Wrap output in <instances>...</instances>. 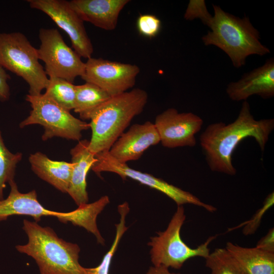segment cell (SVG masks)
Wrapping results in <instances>:
<instances>
[{
    "label": "cell",
    "instance_id": "obj_1",
    "mask_svg": "<svg viewBox=\"0 0 274 274\" xmlns=\"http://www.w3.org/2000/svg\"><path fill=\"white\" fill-rule=\"evenodd\" d=\"M274 128L273 119L255 120L246 100L232 123L211 124L200 136V144L211 170L233 176L236 170L232 164V154L239 143L253 138L263 151Z\"/></svg>",
    "mask_w": 274,
    "mask_h": 274
},
{
    "label": "cell",
    "instance_id": "obj_2",
    "mask_svg": "<svg viewBox=\"0 0 274 274\" xmlns=\"http://www.w3.org/2000/svg\"><path fill=\"white\" fill-rule=\"evenodd\" d=\"M213 16L206 10L199 19L211 31L202 38L206 45H215L224 51L234 67L245 65L251 55H264L270 52L260 41L259 31L248 17L240 18L213 5Z\"/></svg>",
    "mask_w": 274,
    "mask_h": 274
},
{
    "label": "cell",
    "instance_id": "obj_3",
    "mask_svg": "<svg viewBox=\"0 0 274 274\" xmlns=\"http://www.w3.org/2000/svg\"><path fill=\"white\" fill-rule=\"evenodd\" d=\"M147 92L134 88L111 97L89 115L91 129L88 149L94 155L109 152L114 143L140 114L147 103Z\"/></svg>",
    "mask_w": 274,
    "mask_h": 274
},
{
    "label": "cell",
    "instance_id": "obj_4",
    "mask_svg": "<svg viewBox=\"0 0 274 274\" xmlns=\"http://www.w3.org/2000/svg\"><path fill=\"white\" fill-rule=\"evenodd\" d=\"M22 229L28 242L16 249L35 260L40 274H86L79 262L80 248L77 244L64 241L51 227L36 222L24 220Z\"/></svg>",
    "mask_w": 274,
    "mask_h": 274
},
{
    "label": "cell",
    "instance_id": "obj_5",
    "mask_svg": "<svg viewBox=\"0 0 274 274\" xmlns=\"http://www.w3.org/2000/svg\"><path fill=\"white\" fill-rule=\"evenodd\" d=\"M10 191L8 197L0 200V222L14 215L31 216L36 222L42 217H54L63 223L71 222L74 225L85 228L93 234L98 232L96 223L98 215L101 212L99 204L94 201L78 206L74 211L59 212L46 209L39 202L35 190L21 193L14 180L9 183Z\"/></svg>",
    "mask_w": 274,
    "mask_h": 274
},
{
    "label": "cell",
    "instance_id": "obj_6",
    "mask_svg": "<svg viewBox=\"0 0 274 274\" xmlns=\"http://www.w3.org/2000/svg\"><path fill=\"white\" fill-rule=\"evenodd\" d=\"M39 60L38 49L24 34L0 33V65L24 80L31 95L42 94L49 83V78Z\"/></svg>",
    "mask_w": 274,
    "mask_h": 274
},
{
    "label": "cell",
    "instance_id": "obj_7",
    "mask_svg": "<svg viewBox=\"0 0 274 274\" xmlns=\"http://www.w3.org/2000/svg\"><path fill=\"white\" fill-rule=\"evenodd\" d=\"M185 219L183 206H178L166 229L157 232L156 235L150 238L148 244L151 247L150 254L153 265L179 269L191 258L200 257L205 259L209 255V246L216 236H211L196 248L188 246L180 234Z\"/></svg>",
    "mask_w": 274,
    "mask_h": 274
},
{
    "label": "cell",
    "instance_id": "obj_8",
    "mask_svg": "<svg viewBox=\"0 0 274 274\" xmlns=\"http://www.w3.org/2000/svg\"><path fill=\"white\" fill-rule=\"evenodd\" d=\"M25 99L31 107L28 116L22 121L20 128L39 124L44 128L42 139L46 141L53 137L79 141L82 132L89 128V123L75 117L70 111L59 105L44 93L27 94Z\"/></svg>",
    "mask_w": 274,
    "mask_h": 274
},
{
    "label": "cell",
    "instance_id": "obj_9",
    "mask_svg": "<svg viewBox=\"0 0 274 274\" xmlns=\"http://www.w3.org/2000/svg\"><path fill=\"white\" fill-rule=\"evenodd\" d=\"M39 37V58L45 63V71L49 77H58L73 83L77 77L82 76L85 62L66 45L57 29L42 28Z\"/></svg>",
    "mask_w": 274,
    "mask_h": 274
},
{
    "label": "cell",
    "instance_id": "obj_10",
    "mask_svg": "<svg viewBox=\"0 0 274 274\" xmlns=\"http://www.w3.org/2000/svg\"><path fill=\"white\" fill-rule=\"evenodd\" d=\"M95 156L96 161L91 169L96 174L103 172H111L118 175L123 180L127 178L132 179L163 193L173 200L178 206L191 204L201 207L211 213L217 210L216 207L203 202L188 191L152 175L135 170L129 167L126 163L118 162L108 152L100 153Z\"/></svg>",
    "mask_w": 274,
    "mask_h": 274
},
{
    "label": "cell",
    "instance_id": "obj_11",
    "mask_svg": "<svg viewBox=\"0 0 274 274\" xmlns=\"http://www.w3.org/2000/svg\"><path fill=\"white\" fill-rule=\"evenodd\" d=\"M140 72V67L135 64L91 57L85 62L81 77L85 82L99 87L112 97L132 88Z\"/></svg>",
    "mask_w": 274,
    "mask_h": 274
},
{
    "label": "cell",
    "instance_id": "obj_12",
    "mask_svg": "<svg viewBox=\"0 0 274 274\" xmlns=\"http://www.w3.org/2000/svg\"><path fill=\"white\" fill-rule=\"evenodd\" d=\"M29 6L42 11L68 36L74 51L81 57L88 59L93 52L92 42L84 21L65 0H28Z\"/></svg>",
    "mask_w": 274,
    "mask_h": 274
},
{
    "label": "cell",
    "instance_id": "obj_13",
    "mask_svg": "<svg viewBox=\"0 0 274 274\" xmlns=\"http://www.w3.org/2000/svg\"><path fill=\"white\" fill-rule=\"evenodd\" d=\"M154 124L163 147H193L196 144L195 134L201 129L203 120L192 113H179L168 108L156 117Z\"/></svg>",
    "mask_w": 274,
    "mask_h": 274
},
{
    "label": "cell",
    "instance_id": "obj_14",
    "mask_svg": "<svg viewBox=\"0 0 274 274\" xmlns=\"http://www.w3.org/2000/svg\"><path fill=\"white\" fill-rule=\"evenodd\" d=\"M160 142L158 131L150 121L134 124L114 143L109 153L122 163L139 159L149 147Z\"/></svg>",
    "mask_w": 274,
    "mask_h": 274
},
{
    "label": "cell",
    "instance_id": "obj_15",
    "mask_svg": "<svg viewBox=\"0 0 274 274\" xmlns=\"http://www.w3.org/2000/svg\"><path fill=\"white\" fill-rule=\"evenodd\" d=\"M230 98L245 101L258 95L267 99L274 95V60L267 59L264 64L244 74L238 81L229 83L226 89Z\"/></svg>",
    "mask_w": 274,
    "mask_h": 274
},
{
    "label": "cell",
    "instance_id": "obj_16",
    "mask_svg": "<svg viewBox=\"0 0 274 274\" xmlns=\"http://www.w3.org/2000/svg\"><path fill=\"white\" fill-rule=\"evenodd\" d=\"M129 0H72L73 10L84 22L105 30H114L120 12Z\"/></svg>",
    "mask_w": 274,
    "mask_h": 274
},
{
    "label": "cell",
    "instance_id": "obj_17",
    "mask_svg": "<svg viewBox=\"0 0 274 274\" xmlns=\"http://www.w3.org/2000/svg\"><path fill=\"white\" fill-rule=\"evenodd\" d=\"M89 141L80 140L71 150L73 169L67 193L78 206L88 203L86 177L96 161L95 155L88 149Z\"/></svg>",
    "mask_w": 274,
    "mask_h": 274
},
{
    "label": "cell",
    "instance_id": "obj_18",
    "mask_svg": "<svg viewBox=\"0 0 274 274\" xmlns=\"http://www.w3.org/2000/svg\"><path fill=\"white\" fill-rule=\"evenodd\" d=\"M32 171L41 179L63 193L67 192L73 169V163L53 160L40 152L29 157Z\"/></svg>",
    "mask_w": 274,
    "mask_h": 274
},
{
    "label": "cell",
    "instance_id": "obj_19",
    "mask_svg": "<svg viewBox=\"0 0 274 274\" xmlns=\"http://www.w3.org/2000/svg\"><path fill=\"white\" fill-rule=\"evenodd\" d=\"M225 248L246 274H274V253L256 247H244L231 242H227Z\"/></svg>",
    "mask_w": 274,
    "mask_h": 274
},
{
    "label": "cell",
    "instance_id": "obj_20",
    "mask_svg": "<svg viewBox=\"0 0 274 274\" xmlns=\"http://www.w3.org/2000/svg\"><path fill=\"white\" fill-rule=\"evenodd\" d=\"M76 99L74 111L82 120H88L89 115L111 96L104 90L92 83L85 82L76 85Z\"/></svg>",
    "mask_w": 274,
    "mask_h": 274
},
{
    "label": "cell",
    "instance_id": "obj_21",
    "mask_svg": "<svg viewBox=\"0 0 274 274\" xmlns=\"http://www.w3.org/2000/svg\"><path fill=\"white\" fill-rule=\"evenodd\" d=\"M129 210V204L127 202H124L118 205V211L120 218L119 222L115 224L116 234L114 241L98 265L94 267H84L86 274H109L113 257L122 237L128 229L126 226L125 220Z\"/></svg>",
    "mask_w": 274,
    "mask_h": 274
},
{
    "label": "cell",
    "instance_id": "obj_22",
    "mask_svg": "<svg viewBox=\"0 0 274 274\" xmlns=\"http://www.w3.org/2000/svg\"><path fill=\"white\" fill-rule=\"evenodd\" d=\"M44 94L60 106L70 111L74 110L76 88L73 83L64 79L50 77Z\"/></svg>",
    "mask_w": 274,
    "mask_h": 274
},
{
    "label": "cell",
    "instance_id": "obj_23",
    "mask_svg": "<svg viewBox=\"0 0 274 274\" xmlns=\"http://www.w3.org/2000/svg\"><path fill=\"white\" fill-rule=\"evenodd\" d=\"M211 274H246L244 270L224 248H217L205 258Z\"/></svg>",
    "mask_w": 274,
    "mask_h": 274
},
{
    "label": "cell",
    "instance_id": "obj_24",
    "mask_svg": "<svg viewBox=\"0 0 274 274\" xmlns=\"http://www.w3.org/2000/svg\"><path fill=\"white\" fill-rule=\"evenodd\" d=\"M22 154L13 153L6 147L0 131V200L4 199V190L7 183L14 180L17 164Z\"/></svg>",
    "mask_w": 274,
    "mask_h": 274
},
{
    "label": "cell",
    "instance_id": "obj_25",
    "mask_svg": "<svg viewBox=\"0 0 274 274\" xmlns=\"http://www.w3.org/2000/svg\"><path fill=\"white\" fill-rule=\"evenodd\" d=\"M136 27L140 35L152 39L159 33L161 28V21L153 14H142L136 19Z\"/></svg>",
    "mask_w": 274,
    "mask_h": 274
},
{
    "label": "cell",
    "instance_id": "obj_26",
    "mask_svg": "<svg viewBox=\"0 0 274 274\" xmlns=\"http://www.w3.org/2000/svg\"><path fill=\"white\" fill-rule=\"evenodd\" d=\"M274 203L273 192L269 194L265 198L263 206L259 209L253 216L252 218L245 223L243 229V233L245 235L254 234L260 224L261 220L265 213Z\"/></svg>",
    "mask_w": 274,
    "mask_h": 274
},
{
    "label": "cell",
    "instance_id": "obj_27",
    "mask_svg": "<svg viewBox=\"0 0 274 274\" xmlns=\"http://www.w3.org/2000/svg\"><path fill=\"white\" fill-rule=\"evenodd\" d=\"M10 79L9 75L0 65V100L1 101H6L10 98V88L8 81Z\"/></svg>",
    "mask_w": 274,
    "mask_h": 274
},
{
    "label": "cell",
    "instance_id": "obj_28",
    "mask_svg": "<svg viewBox=\"0 0 274 274\" xmlns=\"http://www.w3.org/2000/svg\"><path fill=\"white\" fill-rule=\"evenodd\" d=\"M256 247L262 250L274 253V229L270 228L268 232L258 242Z\"/></svg>",
    "mask_w": 274,
    "mask_h": 274
},
{
    "label": "cell",
    "instance_id": "obj_29",
    "mask_svg": "<svg viewBox=\"0 0 274 274\" xmlns=\"http://www.w3.org/2000/svg\"><path fill=\"white\" fill-rule=\"evenodd\" d=\"M146 274H181L172 272L169 268L164 266H152L147 270Z\"/></svg>",
    "mask_w": 274,
    "mask_h": 274
}]
</instances>
